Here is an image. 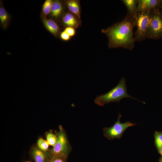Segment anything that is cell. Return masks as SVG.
Instances as JSON below:
<instances>
[{
  "label": "cell",
  "instance_id": "1",
  "mask_svg": "<svg viewBox=\"0 0 162 162\" xmlns=\"http://www.w3.org/2000/svg\"><path fill=\"white\" fill-rule=\"evenodd\" d=\"M134 16L131 17L126 15L122 21L102 30L108 38L110 48L122 47L130 50L134 49L135 42L133 34Z\"/></svg>",
  "mask_w": 162,
  "mask_h": 162
},
{
  "label": "cell",
  "instance_id": "2",
  "mask_svg": "<svg viewBox=\"0 0 162 162\" xmlns=\"http://www.w3.org/2000/svg\"><path fill=\"white\" fill-rule=\"evenodd\" d=\"M130 98L139 101L128 94L127 92L125 79L121 78L118 84L108 92L97 96L94 100V103L100 106L112 102H119L123 98Z\"/></svg>",
  "mask_w": 162,
  "mask_h": 162
},
{
  "label": "cell",
  "instance_id": "3",
  "mask_svg": "<svg viewBox=\"0 0 162 162\" xmlns=\"http://www.w3.org/2000/svg\"><path fill=\"white\" fill-rule=\"evenodd\" d=\"M57 140L55 145L52 149H50L52 158L59 156L66 158L71 150L66 133L61 125L59 127L58 131L56 133Z\"/></svg>",
  "mask_w": 162,
  "mask_h": 162
},
{
  "label": "cell",
  "instance_id": "4",
  "mask_svg": "<svg viewBox=\"0 0 162 162\" xmlns=\"http://www.w3.org/2000/svg\"><path fill=\"white\" fill-rule=\"evenodd\" d=\"M151 11L138 12L135 16L134 24L136 27L134 36L135 41L141 42L147 38Z\"/></svg>",
  "mask_w": 162,
  "mask_h": 162
},
{
  "label": "cell",
  "instance_id": "5",
  "mask_svg": "<svg viewBox=\"0 0 162 162\" xmlns=\"http://www.w3.org/2000/svg\"><path fill=\"white\" fill-rule=\"evenodd\" d=\"M147 38L155 40L162 38V12L159 8L150 11Z\"/></svg>",
  "mask_w": 162,
  "mask_h": 162
},
{
  "label": "cell",
  "instance_id": "6",
  "mask_svg": "<svg viewBox=\"0 0 162 162\" xmlns=\"http://www.w3.org/2000/svg\"><path fill=\"white\" fill-rule=\"evenodd\" d=\"M121 117V115L119 114L117 122L113 126L103 129L104 136L108 139L112 140L120 138L128 128L134 125V123L130 122L121 123L120 121Z\"/></svg>",
  "mask_w": 162,
  "mask_h": 162
},
{
  "label": "cell",
  "instance_id": "7",
  "mask_svg": "<svg viewBox=\"0 0 162 162\" xmlns=\"http://www.w3.org/2000/svg\"><path fill=\"white\" fill-rule=\"evenodd\" d=\"M30 155L34 162H49L52 158L50 149L44 152L37 146H33L31 149Z\"/></svg>",
  "mask_w": 162,
  "mask_h": 162
},
{
  "label": "cell",
  "instance_id": "8",
  "mask_svg": "<svg viewBox=\"0 0 162 162\" xmlns=\"http://www.w3.org/2000/svg\"><path fill=\"white\" fill-rule=\"evenodd\" d=\"M162 4V0H138L137 12L152 10L158 9Z\"/></svg>",
  "mask_w": 162,
  "mask_h": 162
},
{
  "label": "cell",
  "instance_id": "9",
  "mask_svg": "<svg viewBox=\"0 0 162 162\" xmlns=\"http://www.w3.org/2000/svg\"><path fill=\"white\" fill-rule=\"evenodd\" d=\"M76 16L72 14L67 13L62 18L63 22L68 27L77 28L79 26L81 21L78 18H76Z\"/></svg>",
  "mask_w": 162,
  "mask_h": 162
},
{
  "label": "cell",
  "instance_id": "10",
  "mask_svg": "<svg viewBox=\"0 0 162 162\" xmlns=\"http://www.w3.org/2000/svg\"><path fill=\"white\" fill-rule=\"evenodd\" d=\"M42 21L47 30L55 36H57L59 31V27L57 24L51 19H47L42 16Z\"/></svg>",
  "mask_w": 162,
  "mask_h": 162
},
{
  "label": "cell",
  "instance_id": "11",
  "mask_svg": "<svg viewBox=\"0 0 162 162\" xmlns=\"http://www.w3.org/2000/svg\"><path fill=\"white\" fill-rule=\"evenodd\" d=\"M127 9V15L132 17L134 16L137 12L138 0H122Z\"/></svg>",
  "mask_w": 162,
  "mask_h": 162
},
{
  "label": "cell",
  "instance_id": "12",
  "mask_svg": "<svg viewBox=\"0 0 162 162\" xmlns=\"http://www.w3.org/2000/svg\"><path fill=\"white\" fill-rule=\"evenodd\" d=\"M66 3L69 10L81 21L80 8L78 1L68 0Z\"/></svg>",
  "mask_w": 162,
  "mask_h": 162
},
{
  "label": "cell",
  "instance_id": "13",
  "mask_svg": "<svg viewBox=\"0 0 162 162\" xmlns=\"http://www.w3.org/2000/svg\"><path fill=\"white\" fill-rule=\"evenodd\" d=\"M62 11V7L60 2L57 0L53 1L51 10L52 16L58 17L61 15Z\"/></svg>",
  "mask_w": 162,
  "mask_h": 162
},
{
  "label": "cell",
  "instance_id": "14",
  "mask_svg": "<svg viewBox=\"0 0 162 162\" xmlns=\"http://www.w3.org/2000/svg\"><path fill=\"white\" fill-rule=\"evenodd\" d=\"M9 16L5 9L1 6L0 8V19L1 25L4 28L6 27L9 20Z\"/></svg>",
  "mask_w": 162,
  "mask_h": 162
},
{
  "label": "cell",
  "instance_id": "15",
  "mask_svg": "<svg viewBox=\"0 0 162 162\" xmlns=\"http://www.w3.org/2000/svg\"><path fill=\"white\" fill-rule=\"evenodd\" d=\"M46 139L49 145L53 146L56 142L57 137L56 134H54L52 130H50L46 134Z\"/></svg>",
  "mask_w": 162,
  "mask_h": 162
},
{
  "label": "cell",
  "instance_id": "16",
  "mask_svg": "<svg viewBox=\"0 0 162 162\" xmlns=\"http://www.w3.org/2000/svg\"><path fill=\"white\" fill-rule=\"evenodd\" d=\"M49 144L47 140L42 138H39L37 142V146L40 149L44 152H46L48 149Z\"/></svg>",
  "mask_w": 162,
  "mask_h": 162
},
{
  "label": "cell",
  "instance_id": "17",
  "mask_svg": "<svg viewBox=\"0 0 162 162\" xmlns=\"http://www.w3.org/2000/svg\"><path fill=\"white\" fill-rule=\"evenodd\" d=\"M53 1L51 0H46L44 2L42 7V11L45 15H48L51 12Z\"/></svg>",
  "mask_w": 162,
  "mask_h": 162
},
{
  "label": "cell",
  "instance_id": "18",
  "mask_svg": "<svg viewBox=\"0 0 162 162\" xmlns=\"http://www.w3.org/2000/svg\"><path fill=\"white\" fill-rule=\"evenodd\" d=\"M154 136L156 146L159 151L162 147V132H155Z\"/></svg>",
  "mask_w": 162,
  "mask_h": 162
},
{
  "label": "cell",
  "instance_id": "19",
  "mask_svg": "<svg viewBox=\"0 0 162 162\" xmlns=\"http://www.w3.org/2000/svg\"><path fill=\"white\" fill-rule=\"evenodd\" d=\"M67 158L59 157L54 156L52 157L49 162H66Z\"/></svg>",
  "mask_w": 162,
  "mask_h": 162
},
{
  "label": "cell",
  "instance_id": "20",
  "mask_svg": "<svg viewBox=\"0 0 162 162\" xmlns=\"http://www.w3.org/2000/svg\"><path fill=\"white\" fill-rule=\"evenodd\" d=\"M64 31L70 36H74L76 33L74 28L71 27H68L66 28Z\"/></svg>",
  "mask_w": 162,
  "mask_h": 162
},
{
  "label": "cell",
  "instance_id": "21",
  "mask_svg": "<svg viewBox=\"0 0 162 162\" xmlns=\"http://www.w3.org/2000/svg\"><path fill=\"white\" fill-rule=\"evenodd\" d=\"M60 37L62 39L64 40H68L70 38V36L64 31L61 33Z\"/></svg>",
  "mask_w": 162,
  "mask_h": 162
},
{
  "label": "cell",
  "instance_id": "22",
  "mask_svg": "<svg viewBox=\"0 0 162 162\" xmlns=\"http://www.w3.org/2000/svg\"><path fill=\"white\" fill-rule=\"evenodd\" d=\"M158 152L162 156V147H161Z\"/></svg>",
  "mask_w": 162,
  "mask_h": 162
},
{
  "label": "cell",
  "instance_id": "23",
  "mask_svg": "<svg viewBox=\"0 0 162 162\" xmlns=\"http://www.w3.org/2000/svg\"><path fill=\"white\" fill-rule=\"evenodd\" d=\"M159 162H162V157L160 158Z\"/></svg>",
  "mask_w": 162,
  "mask_h": 162
},
{
  "label": "cell",
  "instance_id": "24",
  "mask_svg": "<svg viewBox=\"0 0 162 162\" xmlns=\"http://www.w3.org/2000/svg\"><path fill=\"white\" fill-rule=\"evenodd\" d=\"M25 162H31L29 161H26Z\"/></svg>",
  "mask_w": 162,
  "mask_h": 162
},
{
  "label": "cell",
  "instance_id": "25",
  "mask_svg": "<svg viewBox=\"0 0 162 162\" xmlns=\"http://www.w3.org/2000/svg\"><path fill=\"white\" fill-rule=\"evenodd\" d=\"M161 6H162V4Z\"/></svg>",
  "mask_w": 162,
  "mask_h": 162
}]
</instances>
